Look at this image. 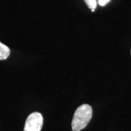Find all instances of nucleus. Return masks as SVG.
Instances as JSON below:
<instances>
[{
	"mask_svg": "<svg viewBox=\"0 0 131 131\" xmlns=\"http://www.w3.org/2000/svg\"><path fill=\"white\" fill-rule=\"evenodd\" d=\"M92 117V109L88 104H82L75 111L72 122L73 131H80L84 129Z\"/></svg>",
	"mask_w": 131,
	"mask_h": 131,
	"instance_id": "nucleus-1",
	"label": "nucleus"
},
{
	"mask_svg": "<svg viewBox=\"0 0 131 131\" xmlns=\"http://www.w3.org/2000/svg\"><path fill=\"white\" fill-rule=\"evenodd\" d=\"M43 125V117L35 112L29 115L26 119L24 131H41Z\"/></svg>",
	"mask_w": 131,
	"mask_h": 131,
	"instance_id": "nucleus-2",
	"label": "nucleus"
},
{
	"mask_svg": "<svg viewBox=\"0 0 131 131\" xmlns=\"http://www.w3.org/2000/svg\"><path fill=\"white\" fill-rule=\"evenodd\" d=\"M10 50L7 46L0 42V60H6L9 57Z\"/></svg>",
	"mask_w": 131,
	"mask_h": 131,
	"instance_id": "nucleus-3",
	"label": "nucleus"
},
{
	"mask_svg": "<svg viewBox=\"0 0 131 131\" xmlns=\"http://www.w3.org/2000/svg\"><path fill=\"white\" fill-rule=\"evenodd\" d=\"M84 1L86 3L87 6L91 9L92 12H94L95 9L96 7V4H97L96 0H84Z\"/></svg>",
	"mask_w": 131,
	"mask_h": 131,
	"instance_id": "nucleus-4",
	"label": "nucleus"
},
{
	"mask_svg": "<svg viewBox=\"0 0 131 131\" xmlns=\"http://www.w3.org/2000/svg\"><path fill=\"white\" fill-rule=\"evenodd\" d=\"M111 1V0H97L98 4L101 6H104L108 4Z\"/></svg>",
	"mask_w": 131,
	"mask_h": 131,
	"instance_id": "nucleus-5",
	"label": "nucleus"
}]
</instances>
